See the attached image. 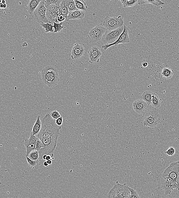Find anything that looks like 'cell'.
I'll return each mask as SVG.
<instances>
[{"instance_id": "obj_1", "label": "cell", "mask_w": 179, "mask_h": 198, "mask_svg": "<svg viewBox=\"0 0 179 198\" xmlns=\"http://www.w3.org/2000/svg\"><path fill=\"white\" fill-rule=\"evenodd\" d=\"M41 128L38 134L36 136L38 138H50L58 139L60 135L61 126L57 125L55 120L47 114L42 121Z\"/></svg>"}, {"instance_id": "obj_2", "label": "cell", "mask_w": 179, "mask_h": 198, "mask_svg": "<svg viewBox=\"0 0 179 198\" xmlns=\"http://www.w3.org/2000/svg\"><path fill=\"white\" fill-rule=\"evenodd\" d=\"M41 78L44 84L50 87L56 86L60 81L58 70L52 66H47L43 69Z\"/></svg>"}, {"instance_id": "obj_3", "label": "cell", "mask_w": 179, "mask_h": 198, "mask_svg": "<svg viewBox=\"0 0 179 198\" xmlns=\"http://www.w3.org/2000/svg\"><path fill=\"white\" fill-rule=\"evenodd\" d=\"M130 195L129 186L126 183L121 184L117 181L108 193V197L129 198L130 197Z\"/></svg>"}, {"instance_id": "obj_4", "label": "cell", "mask_w": 179, "mask_h": 198, "mask_svg": "<svg viewBox=\"0 0 179 198\" xmlns=\"http://www.w3.org/2000/svg\"><path fill=\"white\" fill-rule=\"evenodd\" d=\"M39 139L45 145L38 151L39 160L43 159V156L44 155H50L53 158V152L56 147L58 139L45 138Z\"/></svg>"}, {"instance_id": "obj_5", "label": "cell", "mask_w": 179, "mask_h": 198, "mask_svg": "<svg viewBox=\"0 0 179 198\" xmlns=\"http://www.w3.org/2000/svg\"><path fill=\"white\" fill-rule=\"evenodd\" d=\"M124 20L121 16L118 17H106L101 21V24L109 30H114L124 25Z\"/></svg>"}, {"instance_id": "obj_6", "label": "cell", "mask_w": 179, "mask_h": 198, "mask_svg": "<svg viewBox=\"0 0 179 198\" xmlns=\"http://www.w3.org/2000/svg\"><path fill=\"white\" fill-rule=\"evenodd\" d=\"M161 122L160 114L157 111L152 110L145 114L144 120V125L149 127L154 128Z\"/></svg>"}, {"instance_id": "obj_7", "label": "cell", "mask_w": 179, "mask_h": 198, "mask_svg": "<svg viewBox=\"0 0 179 198\" xmlns=\"http://www.w3.org/2000/svg\"><path fill=\"white\" fill-rule=\"evenodd\" d=\"M124 25L114 30H109L106 31L103 36L101 41L104 44H110L116 41L122 33L124 30Z\"/></svg>"}, {"instance_id": "obj_8", "label": "cell", "mask_w": 179, "mask_h": 198, "mask_svg": "<svg viewBox=\"0 0 179 198\" xmlns=\"http://www.w3.org/2000/svg\"><path fill=\"white\" fill-rule=\"evenodd\" d=\"M45 0L41 1L32 15L33 18L39 23H49L46 16L47 9L45 6Z\"/></svg>"}, {"instance_id": "obj_9", "label": "cell", "mask_w": 179, "mask_h": 198, "mask_svg": "<svg viewBox=\"0 0 179 198\" xmlns=\"http://www.w3.org/2000/svg\"><path fill=\"white\" fill-rule=\"evenodd\" d=\"M163 176H169L179 184V160L171 163L164 172Z\"/></svg>"}, {"instance_id": "obj_10", "label": "cell", "mask_w": 179, "mask_h": 198, "mask_svg": "<svg viewBox=\"0 0 179 198\" xmlns=\"http://www.w3.org/2000/svg\"><path fill=\"white\" fill-rule=\"evenodd\" d=\"M108 29L101 24H98L90 30L88 37L93 42H97L101 41Z\"/></svg>"}, {"instance_id": "obj_11", "label": "cell", "mask_w": 179, "mask_h": 198, "mask_svg": "<svg viewBox=\"0 0 179 198\" xmlns=\"http://www.w3.org/2000/svg\"><path fill=\"white\" fill-rule=\"evenodd\" d=\"M161 182L166 195L171 194L173 189L179 190V184L170 177L162 176Z\"/></svg>"}, {"instance_id": "obj_12", "label": "cell", "mask_w": 179, "mask_h": 198, "mask_svg": "<svg viewBox=\"0 0 179 198\" xmlns=\"http://www.w3.org/2000/svg\"><path fill=\"white\" fill-rule=\"evenodd\" d=\"M129 31L128 28L126 26L124 25V30L117 40L113 43L104 44L102 45V48L103 49L106 50L112 46H117L119 44H124L129 43L130 41V39L129 36Z\"/></svg>"}, {"instance_id": "obj_13", "label": "cell", "mask_w": 179, "mask_h": 198, "mask_svg": "<svg viewBox=\"0 0 179 198\" xmlns=\"http://www.w3.org/2000/svg\"><path fill=\"white\" fill-rule=\"evenodd\" d=\"M88 54L90 63H98L102 55L101 49L96 46H93L88 49Z\"/></svg>"}, {"instance_id": "obj_14", "label": "cell", "mask_w": 179, "mask_h": 198, "mask_svg": "<svg viewBox=\"0 0 179 198\" xmlns=\"http://www.w3.org/2000/svg\"><path fill=\"white\" fill-rule=\"evenodd\" d=\"M37 139V137L36 136L33 135L31 132L30 138L24 140V145L27 149L26 156H28L31 152L36 150V144Z\"/></svg>"}, {"instance_id": "obj_15", "label": "cell", "mask_w": 179, "mask_h": 198, "mask_svg": "<svg viewBox=\"0 0 179 198\" xmlns=\"http://www.w3.org/2000/svg\"><path fill=\"white\" fill-rule=\"evenodd\" d=\"M133 108L139 114H142L145 112L149 107L147 103L142 99L134 101L132 104Z\"/></svg>"}, {"instance_id": "obj_16", "label": "cell", "mask_w": 179, "mask_h": 198, "mask_svg": "<svg viewBox=\"0 0 179 198\" xmlns=\"http://www.w3.org/2000/svg\"><path fill=\"white\" fill-rule=\"evenodd\" d=\"M84 47L78 44H74L71 52V58L73 60H78L81 58L84 55Z\"/></svg>"}, {"instance_id": "obj_17", "label": "cell", "mask_w": 179, "mask_h": 198, "mask_svg": "<svg viewBox=\"0 0 179 198\" xmlns=\"http://www.w3.org/2000/svg\"><path fill=\"white\" fill-rule=\"evenodd\" d=\"M85 15V11L77 9L76 10L69 12L68 15V20L82 19L84 18Z\"/></svg>"}, {"instance_id": "obj_18", "label": "cell", "mask_w": 179, "mask_h": 198, "mask_svg": "<svg viewBox=\"0 0 179 198\" xmlns=\"http://www.w3.org/2000/svg\"><path fill=\"white\" fill-rule=\"evenodd\" d=\"M42 1V0H30L29 1L26 7L29 14L32 15V13Z\"/></svg>"}, {"instance_id": "obj_19", "label": "cell", "mask_w": 179, "mask_h": 198, "mask_svg": "<svg viewBox=\"0 0 179 198\" xmlns=\"http://www.w3.org/2000/svg\"><path fill=\"white\" fill-rule=\"evenodd\" d=\"M138 3L139 5L145 4H151L156 6L163 5L164 2L160 0H138Z\"/></svg>"}, {"instance_id": "obj_20", "label": "cell", "mask_w": 179, "mask_h": 198, "mask_svg": "<svg viewBox=\"0 0 179 198\" xmlns=\"http://www.w3.org/2000/svg\"><path fill=\"white\" fill-rule=\"evenodd\" d=\"M42 122L40 119V116H38L37 117L36 121L34 125L32 130V133L33 135L36 136L39 134L41 128Z\"/></svg>"}, {"instance_id": "obj_21", "label": "cell", "mask_w": 179, "mask_h": 198, "mask_svg": "<svg viewBox=\"0 0 179 198\" xmlns=\"http://www.w3.org/2000/svg\"><path fill=\"white\" fill-rule=\"evenodd\" d=\"M46 16L49 21V23L52 24H53V23H59L57 21V17L58 15L52 12V11L47 10Z\"/></svg>"}, {"instance_id": "obj_22", "label": "cell", "mask_w": 179, "mask_h": 198, "mask_svg": "<svg viewBox=\"0 0 179 198\" xmlns=\"http://www.w3.org/2000/svg\"><path fill=\"white\" fill-rule=\"evenodd\" d=\"M61 14H63L66 18V21H68V15L69 13L68 8L66 4V0H62L60 3Z\"/></svg>"}, {"instance_id": "obj_23", "label": "cell", "mask_w": 179, "mask_h": 198, "mask_svg": "<svg viewBox=\"0 0 179 198\" xmlns=\"http://www.w3.org/2000/svg\"><path fill=\"white\" fill-rule=\"evenodd\" d=\"M152 93L151 91H144L140 97L141 99L145 101L149 106L151 104Z\"/></svg>"}, {"instance_id": "obj_24", "label": "cell", "mask_w": 179, "mask_h": 198, "mask_svg": "<svg viewBox=\"0 0 179 198\" xmlns=\"http://www.w3.org/2000/svg\"><path fill=\"white\" fill-rule=\"evenodd\" d=\"M86 0H74L77 9L83 11H86L87 6L85 2Z\"/></svg>"}, {"instance_id": "obj_25", "label": "cell", "mask_w": 179, "mask_h": 198, "mask_svg": "<svg viewBox=\"0 0 179 198\" xmlns=\"http://www.w3.org/2000/svg\"><path fill=\"white\" fill-rule=\"evenodd\" d=\"M174 73L173 70L168 68H164L162 71V76L166 79L171 78L173 77Z\"/></svg>"}, {"instance_id": "obj_26", "label": "cell", "mask_w": 179, "mask_h": 198, "mask_svg": "<svg viewBox=\"0 0 179 198\" xmlns=\"http://www.w3.org/2000/svg\"><path fill=\"white\" fill-rule=\"evenodd\" d=\"M152 105L156 109L160 106V99L157 95L155 93H152Z\"/></svg>"}, {"instance_id": "obj_27", "label": "cell", "mask_w": 179, "mask_h": 198, "mask_svg": "<svg viewBox=\"0 0 179 198\" xmlns=\"http://www.w3.org/2000/svg\"><path fill=\"white\" fill-rule=\"evenodd\" d=\"M47 10L52 11L57 15L61 14V8L60 5L52 4L46 7Z\"/></svg>"}, {"instance_id": "obj_28", "label": "cell", "mask_w": 179, "mask_h": 198, "mask_svg": "<svg viewBox=\"0 0 179 198\" xmlns=\"http://www.w3.org/2000/svg\"><path fill=\"white\" fill-rule=\"evenodd\" d=\"M124 8L134 6L138 3V0H120Z\"/></svg>"}, {"instance_id": "obj_29", "label": "cell", "mask_w": 179, "mask_h": 198, "mask_svg": "<svg viewBox=\"0 0 179 198\" xmlns=\"http://www.w3.org/2000/svg\"><path fill=\"white\" fill-rule=\"evenodd\" d=\"M41 27L45 29V32L47 33L49 32H54L53 26L49 23H40Z\"/></svg>"}, {"instance_id": "obj_30", "label": "cell", "mask_w": 179, "mask_h": 198, "mask_svg": "<svg viewBox=\"0 0 179 198\" xmlns=\"http://www.w3.org/2000/svg\"><path fill=\"white\" fill-rule=\"evenodd\" d=\"M66 4L68 8L69 12L78 9L75 6L74 0H66Z\"/></svg>"}, {"instance_id": "obj_31", "label": "cell", "mask_w": 179, "mask_h": 198, "mask_svg": "<svg viewBox=\"0 0 179 198\" xmlns=\"http://www.w3.org/2000/svg\"><path fill=\"white\" fill-rule=\"evenodd\" d=\"M29 158L34 161H40L39 158V154L38 151L36 150L32 151L27 156Z\"/></svg>"}, {"instance_id": "obj_32", "label": "cell", "mask_w": 179, "mask_h": 198, "mask_svg": "<svg viewBox=\"0 0 179 198\" xmlns=\"http://www.w3.org/2000/svg\"><path fill=\"white\" fill-rule=\"evenodd\" d=\"M63 23H57L54 22L53 27L54 28V32L57 33V32H62V29L64 28V27L62 25Z\"/></svg>"}, {"instance_id": "obj_33", "label": "cell", "mask_w": 179, "mask_h": 198, "mask_svg": "<svg viewBox=\"0 0 179 198\" xmlns=\"http://www.w3.org/2000/svg\"><path fill=\"white\" fill-rule=\"evenodd\" d=\"M62 0H45V7L52 4L60 5Z\"/></svg>"}, {"instance_id": "obj_34", "label": "cell", "mask_w": 179, "mask_h": 198, "mask_svg": "<svg viewBox=\"0 0 179 198\" xmlns=\"http://www.w3.org/2000/svg\"><path fill=\"white\" fill-rule=\"evenodd\" d=\"M26 159H27L28 165L32 168H34V167L38 165L39 162L40 161L39 160V161H34V160L31 159L27 156H26Z\"/></svg>"}, {"instance_id": "obj_35", "label": "cell", "mask_w": 179, "mask_h": 198, "mask_svg": "<svg viewBox=\"0 0 179 198\" xmlns=\"http://www.w3.org/2000/svg\"><path fill=\"white\" fill-rule=\"evenodd\" d=\"M45 147L44 144L40 139L38 138L36 143V150L39 151L41 149Z\"/></svg>"}, {"instance_id": "obj_36", "label": "cell", "mask_w": 179, "mask_h": 198, "mask_svg": "<svg viewBox=\"0 0 179 198\" xmlns=\"http://www.w3.org/2000/svg\"><path fill=\"white\" fill-rule=\"evenodd\" d=\"M129 189L130 191V198H139L140 197L139 194H138L137 192L136 191L134 190V189L132 188L129 187Z\"/></svg>"}, {"instance_id": "obj_37", "label": "cell", "mask_w": 179, "mask_h": 198, "mask_svg": "<svg viewBox=\"0 0 179 198\" xmlns=\"http://www.w3.org/2000/svg\"><path fill=\"white\" fill-rule=\"evenodd\" d=\"M50 115L52 118L55 120H56L57 119H58V118L60 117L61 116L60 113L56 110H54L52 111L50 114Z\"/></svg>"}, {"instance_id": "obj_38", "label": "cell", "mask_w": 179, "mask_h": 198, "mask_svg": "<svg viewBox=\"0 0 179 198\" xmlns=\"http://www.w3.org/2000/svg\"><path fill=\"white\" fill-rule=\"evenodd\" d=\"M175 150L173 147L170 146L169 147L168 150L165 152V153L168 156H172L175 154Z\"/></svg>"}, {"instance_id": "obj_39", "label": "cell", "mask_w": 179, "mask_h": 198, "mask_svg": "<svg viewBox=\"0 0 179 198\" xmlns=\"http://www.w3.org/2000/svg\"><path fill=\"white\" fill-rule=\"evenodd\" d=\"M57 21L59 23H62L64 22V21H66L65 16L62 14L58 15V17H57Z\"/></svg>"}, {"instance_id": "obj_40", "label": "cell", "mask_w": 179, "mask_h": 198, "mask_svg": "<svg viewBox=\"0 0 179 198\" xmlns=\"http://www.w3.org/2000/svg\"><path fill=\"white\" fill-rule=\"evenodd\" d=\"M63 117H62V116H61L60 117L58 118V119L55 120L56 123L58 126H61L62 125V123H63Z\"/></svg>"}, {"instance_id": "obj_41", "label": "cell", "mask_w": 179, "mask_h": 198, "mask_svg": "<svg viewBox=\"0 0 179 198\" xmlns=\"http://www.w3.org/2000/svg\"><path fill=\"white\" fill-rule=\"evenodd\" d=\"M6 4H3L2 3H0V9H5L6 7Z\"/></svg>"}, {"instance_id": "obj_42", "label": "cell", "mask_w": 179, "mask_h": 198, "mask_svg": "<svg viewBox=\"0 0 179 198\" xmlns=\"http://www.w3.org/2000/svg\"><path fill=\"white\" fill-rule=\"evenodd\" d=\"M148 65V64L147 62H144V63L142 64V66L144 68H146V67Z\"/></svg>"}, {"instance_id": "obj_43", "label": "cell", "mask_w": 179, "mask_h": 198, "mask_svg": "<svg viewBox=\"0 0 179 198\" xmlns=\"http://www.w3.org/2000/svg\"><path fill=\"white\" fill-rule=\"evenodd\" d=\"M47 161L49 165H50L52 163V160H46Z\"/></svg>"}, {"instance_id": "obj_44", "label": "cell", "mask_w": 179, "mask_h": 198, "mask_svg": "<svg viewBox=\"0 0 179 198\" xmlns=\"http://www.w3.org/2000/svg\"><path fill=\"white\" fill-rule=\"evenodd\" d=\"M43 165L45 166H48V165H49L48 163H47V162L46 161L44 162L43 163Z\"/></svg>"}, {"instance_id": "obj_45", "label": "cell", "mask_w": 179, "mask_h": 198, "mask_svg": "<svg viewBox=\"0 0 179 198\" xmlns=\"http://www.w3.org/2000/svg\"><path fill=\"white\" fill-rule=\"evenodd\" d=\"M47 155H43V159L44 160H46V159L47 158Z\"/></svg>"}, {"instance_id": "obj_46", "label": "cell", "mask_w": 179, "mask_h": 198, "mask_svg": "<svg viewBox=\"0 0 179 198\" xmlns=\"http://www.w3.org/2000/svg\"><path fill=\"white\" fill-rule=\"evenodd\" d=\"M2 3H3V4H6V0H2Z\"/></svg>"}, {"instance_id": "obj_47", "label": "cell", "mask_w": 179, "mask_h": 198, "mask_svg": "<svg viewBox=\"0 0 179 198\" xmlns=\"http://www.w3.org/2000/svg\"><path fill=\"white\" fill-rule=\"evenodd\" d=\"M2 0H0V3L2 2Z\"/></svg>"}, {"instance_id": "obj_48", "label": "cell", "mask_w": 179, "mask_h": 198, "mask_svg": "<svg viewBox=\"0 0 179 198\" xmlns=\"http://www.w3.org/2000/svg\"><path fill=\"white\" fill-rule=\"evenodd\" d=\"M0 169H1V166H0Z\"/></svg>"}]
</instances>
